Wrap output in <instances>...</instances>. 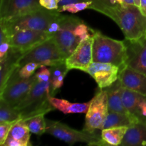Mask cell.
<instances>
[{"label":"cell","instance_id":"cell-1","mask_svg":"<svg viewBox=\"0 0 146 146\" xmlns=\"http://www.w3.org/2000/svg\"><path fill=\"white\" fill-rule=\"evenodd\" d=\"M61 14L58 10L42 8L9 19H0V27L10 36L19 30L46 31L54 36L59 27Z\"/></svg>","mask_w":146,"mask_h":146},{"label":"cell","instance_id":"cell-2","mask_svg":"<svg viewBox=\"0 0 146 146\" xmlns=\"http://www.w3.org/2000/svg\"><path fill=\"white\" fill-rule=\"evenodd\" d=\"M93 33L94 29L88 27L84 20L76 16L61 14L59 27L54 38L66 59L81 41L93 36Z\"/></svg>","mask_w":146,"mask_h":146},{"label":"cell","instance_id":"cell-3","mask_svg":"<svg viewBox=\"0 0 146 146\" xmlns=\"http://www.w3.org/2000/svg\"><path fill=\"white\" fill-rule=\"evenodd\" d=\"M93 62L110 63L123 68L125 66L126 46L125 41L106 36L94 29Z\"/></svg>","mask_w":146,"mask_h":146},{"label":"cell","instance_id":"cell-4","mask_svg":"<svg viewBox=\"0 0 146 146\" xmlns=\"http://www.w3.org/2000/svg\"><path fill=\"white\" fill-rule=\"evenodd\" d=\"M50 96H52L51 80L47 82L36 81L27 96L15 108L19 112L21 119L27 120L38 114H46L55 109L50 103Z\"/></svg>","mask_w":146,"mask_h":146},{"label":"cell","instance_id":"cell-5","mask_svg":"<svg viewBox=\"0 0 146 146\" xmlns=\"http://www.w3.org/2000/svg\"><path fill=\"white\" fill-rule=\"evenodd\" d=\"M111 19L118 25L125 39L136 40L146 36V16L138 6H120Z\"/></svg>","mask_w":146,"mask_h":146},{"label":"cell","instance_id":"cell-6","mask_svg":"<svg viewBox=\"0 0 146 146\" xmlns=\"http://www.w3.org/2000/svg\"><path fill=\"white\" fill-rule=\"evenodd\" d=\"M46 130L48 133L64 142L73 145L76 143H84L88 145H108L101 138V136L95 133L86 131H77L59 121L46 119Z\"/></svg>","mask_w":146,"mask_h":146},{"label":"cell","instance_id":"cell-7","mask_svg":"<svg viewBox=\"0 0 146 146\" xmlns=\"http://www.w3.org/2000/svg\"><path fill=\"white\" fill-rule=\"evenodd\" d=\"M65 60L52 37L26 53L19 61V66L29 62H36L50 67L65 62Z\"/></svg>","mask_w":146,"mask_h":146},{"label":"cell","instance_id":"cell-8","mask_svg":"<svg viewBox=\"0 0 146 146\" xmlns=\"http://www.w3.org/2000/svg\"><path fill=\"white\" fill-rule=\"evenodd\" d=\"M86 113L84 131L95 133L96 130L104 129V123L108 114V96L105 88H100L91 100Z\"/></svg>","mask_w":146,"mask_h":146},{"label":"cell","instance_id":"cell-9","mask_svg":"<svg viewBox=\"0 0 146 146\" xmlns=\"http://www.w3.org/2000/svg\"><path fill=\"white\" fill-rule=\"evenodd\" d=\"M19 68L12 73L4 88L0 91V98L4 99L13 107L17 106L27 96L36 81L35 75L28 78H20Z\"/></svg>","mask_w":146,"mask_h":146},{"label":"cell","instance_id":"cell-10","mask_svg":"<svg viewBox=\"0 0 146 146\" xmlns=\"http://www.w3.org/2000/svg\"><path fill=\"white\" fill-rule=\"evenodd\" d=\"M54 37L52 34L43 31L24 29L13 33L10 38V45L24 54L46 40Z\"/></svg>","mask_w":146,"mask_h":146},{"label":"cell","instance_id":"cell-11","mask_svg":"<svg viewBox=\"0 0 146 146\" xmlns=\"http://www.w3.org/2000/svg\"><path fill=\"white\" fill-rule=\"evenodd\" d=\"M126 46L125 66L146 76V36L136 40H124Z\"/></svg>","mask_w":146,"mask_h":146},{"label":"cell","instance_id":"cell-12","mask_svg":"<svg viewBox=\"0 0 146 146\" xmlns=\"http://www.w3.org/2000/svg\"><path fill=\"white\" fill-rule=\"evenodd\" d=\"M93 36L78 44L72 54L65 60V64L68 69H78L86 72L93 62Z\"/></svg>","mask_w":146,"mask_h":146},{"label":"cell","instance_id":"cell-13","mask_svg":"<svg viewBox=\"0 0 146 146\" xmlns=\"http://www.w3.org/2000/svg\"><path fill=\"white\" fill-rule=\"evenodd\" d=\"M120 70L119 66L110 63L92 62L86 73L95 80L99 88H105L118 79Z\"/></svg>","mask_w":146,"mask_h":146},{"label":"cell","instance_id":"cell-14","mask_svg":"<svg viewBox=\"0 0 146 146\" xmlns=\"http://www.w3.org/2000/svg\"><path fill=\"white\" fill-rule=\"evenodd\" d=\"M41 8L39 0H1L0 19H9Z\"/></svg>","mask_w":146,"mask_h":146},{"label":"cell","instance_id":"cell-15","mask_svg":"<svg viewBox=\"0 0 146 146\" xmlns=\"http://www.w3.org/2000/svg\"><path fill=\"white\" fill-rule=\"evenodd\" d=\"M118 79L124 88L146 96V76L145 74L125 66L120 70Z\"/></svg>","mask_w":146,"mask_h":146},{"label":"cell","instance_id":"cell-16","mask_svg":"<svg viewBox=\"0 0 146 146\" xmlns=\"http://www.w3.org/2000/svg\"><path fill=\"white\" fill-rule=\"evenodd\" d=\"M24 55L19 49L10 46L5 56L0 60V91L4 88L12 73L19 67V61Z\"/></svg>","mask_w":146,"mask_h":146},{"label":"cell","instance_id":"cell-17","mask_svg":"<svg viewBox=\"0 0 146 146\" xmlns=\"http://www.w3.org/2000/svg\"><path fill=\"white\" fill-rule=\"evenodd\" d=\"M30 131L24 119L17 121L6 139L3 146H30Z\"/></svg>","mask_w":146,"mask_h":146},{"label":"cell","instance_id":"cell-18","mask_svg":"<svg viewBox=\"0 0 146 146\" xmlns=\"http://www.w3.org/2000/svg\"><path fill=\"white\" fill-rule=\"evenodd\" d=\"M124 87L119 79L110 86L105 88L108 96V112L128 113L122 101V94Z\"/></svg>","mask_w":146,"mask_h":146},{"label":"cell","instance_id":"cell-19","mask_svg":"<svg viewBox=\"0 0 146 146\" xmlns=\"http://www.w3.org/2000/svg\"><path fill=\"white\" fill-rule=\"evenodd\" d=\"M121 145H146V124L139 121L128 127Z\"/></svg>","mask_w":146,"mask_h":146},{"label":"cell","instance_id":"cell-20","mask_svg":"<svg viewBox=\"0 0 146 146\" xmlns=\"http://www.w3.org/2000/svg\"><path fill=\"white\" fill-rule=\"evenodd\" d=\"M49 101L55 109L64 114L86 113L91 101L86 103H71L66 99L50 96Z\"/></svg>","mask_w":146,"mask_h":146},{"label":"cell","instance_id":"cell-21","mask_svg":"<svg viewBox=\"0 0 146 146\" xmlns=\"http://www.w3.org/2000/svg\"><path fill=\"white\" fill-rule=\"evenodd\" d=\"M138 122H139V121L130 113L108 112L104 123V129L113 127H130Z\"/></svg>","mask_w":146,"mask_h":146},{"label":"cell","instance_id":"cell-22","mask_svg":"<svg viewBox=\"0 0 146 146\" xmlns=\"http://www.w3.org/2000/svg\"><path fill=\"white\" fill-rule=\"evenodd\" d=\"M128 127H113L101 130V138L108 145H121Z\"/></svg>","mask_w":146,"mask_h":146},{"label":"cell","instance_id":"cell-23","mask_svg":"<svg viewBox=\"0 0 146 146\" xmlns=\"http://www.w3.org/2000/svg\"><path fill=\"white\" fill-rule=\"evenodd\" d=\"M91 5L89 9L95 10L111 18L115 10L121 6L116 0H89Z\"/></svg>","mask_w":146,"mask_h":146},{"label":"cell","instance_id":"cell-24","mask_svg":"<svg viewBox=\"0 0 146 146\" xmlns=\"http://www.w3.org/2000/svg\"><path fill=\"white\" fill-rule=\"evenodd\" d=\"M20 119L21 115L17 108L0 98V122H13Z\"/></svg>","mask_w":146,"mask_h":146},{"label":"cell","instance_id":"cell-25","mask_svg":"<svg viewBox=\"0 0 146 146\" xmlns=\"http://www.w3.org/2000/svg\"><path fill=\"white\" fill-rule=\"evenodd\" d=\"M44 115V113L38 114L25 120L31 133L38 136L45 133L46 130V123Z\"/></svg>","mask_w":146,"mask_h":146},{"label":"cell","instance_id":"cell-26","mask_svg":"<svg viewBox=\"0 0 146 146\" xmlns=\"http://www.w3.org/2000/svg\"><path fill=\"white\" fill-rule=\"evenodd\" d=\"M91 1H83V2L73 3V4H66L62 6L58 9V11L59 12H64V11H68L71 14H76L79 11H84V10L89 9L91 5Z\"/></svg>","mask_w":146,"mask_h":146},{"label":"cell","instance_id":"cell-27","mask_svg":"<svg viewBox=\"0 0 146 146\" xmlns=\"http://www.w3.org/2000/svg\"><path fill=\"white\" fill-rule=\"evenodd\" d=\"M43 65L41 63L29 62L24 64L19 69V76L20 78H28L35 74L36 71Z\"/></svg>","mask_w":146,"mask_h":146},{"label":"cell","instance_id":"cell-28","mask_svg":"<svg viewBox=\"0 0 146 146\" xmlns=\"http://www.w3.org/2000/svg\"><path fill=\"white\" fill-rule=\"evenodd\" d=\"M17 121L0 122V145L3 146L4 145V142H5L6 139H7L10 130Z\"/></svg>","mask_w":146,"mask_h":146},{"label":"cell","instance_id":"cell-29","mask_svg":"<svg viewBox=\"0 0 146 146\" xmlns=\"http://www.w3.org/2000/svg\"><path fill=\"white\" fill-rule=\"evenodd\" d=\"M34 75L38 82H47L51 80V71L46 66L40 67Z\"/></svg>","mask_w":146,"mask_h":146},{"label":"cell","instance_id":"cell-30","mask_svg":"<svg viewBox=\"0 0 146 146\" xmlns=\"http://www.w3.org/2000/svg\"><path fill=\"white\" fill-rule=\"evenodd\" d=\"M60 0H39V4L48 10H58Z\"/></svg>","mask_w":146,"mask_h":146},{"label":"cell","instance_id":"cell-31","mask_svg":"<svg viewBox=\"0 0 146 146\" xmlns=\"http://www.w3.org/2000/svg\"><path fill=\"white\" fill-rule=\"evenodd\" d=\"M89 0H60L59 1V7L58 8L62 6L66 5V4H73V3H78V2H83V1H88Z\"/></svg>","mask_w":146,"mask_h":146},{"label":"cell","instance_id":"cell-32","mask_svg":"<svg viewBox=\"0 0 146 146\" xmlns=\"http://www.w3.org/2000/svg\"><path fill=\"white\" fill-rule=\"evenodd\" d=\"M140 9L141 12L146 16V0H141L140 1Z\"/></svg>","mask_w":146,"mask_h":146},{"label":"cell","instance_id":"cell-33","mask_svg":"<svg viewBox=\"0 0 146 146\" xmlns=\"http://www.w3.org/2000/svg\"><path fill=\"white\" fill-rule=\"evenodd\" d=\"M140 1L141 0H134V2H135V5L138 6V7H140Z\"/></svg>","mask_w":146,"mask_h":146},{"label":"cell","instance_id":"cell-34","mask_svg":"<svg viewBox=\"0 0 146 146\" xmlns=\"http://www.w3.org/2000/svg\"><path fill=\"white\" fill-rule=\"evenodd\" d=\"M116 1H118V2L119 3V4H121V5H122L123 2V0H116Z\"/></svg>","mask_w":146,"mask_h":146}]
</instances>
